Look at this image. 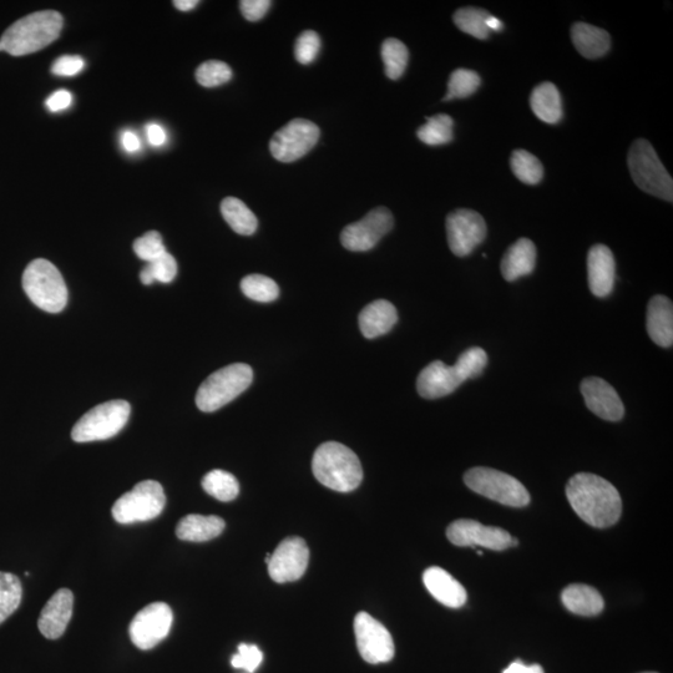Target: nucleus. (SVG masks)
Instances as JSON below:
<instances>
[{
    "mask_svg": "<svg viewBox=\"0 0 673 673\" xmlns=\"http://www.w3.org/2000/svg\"><path fill=\"white\" fill-rule=\"evenodd\" d=\"M174 615L169 605L154 602L144 607L131 621L130 639L140 650H150L166 639L171 630Z\"/></svg>",
    "mask_w": 673,
    "mask_h": 673,
    "instance_id": "obj_12",
    "label": "nucleus"
},
{
    "mask_svg": "<svg viewBox=\"0 0 673 673\" xmlns=\"http://www.w3.org/2000/svg\"><path fill=\"white\" fill-rule=\"evenodd\" d=\"M530 105L536 118L546 124H558L563 118L561 95L553 83L536 86L531 94Z\"/></svg>",
    "mask_w": 673,
    "mask_h": 673,
    "instance_id": "obj_28",
    "label": "nucleus"
},
{
    "mask_svg": "<svg viewBox=\"0 0 673 673\" xmlns=\"http://www.w3.org/2000/svg\"><path fill=\"white\" fill-rule=\"evenodd\" d=\"M165 504L166 497L161 484L155 480H145L116 500L113 516L119 524L143 523L158 518Z\"/></svg>",
    "mask_w": 673,
    "mask_h": 673,
    "instance_id": "obj_9",
    "label": "nucleus"
},
{
    "mask_svg": "<svg viewBox=\"0 0 673 673\" xmlns=\"http://www.w3.org/2000/svg\"><path fill=\"white\" fill-rule=\"evenodd\" d=\"M563 604L570 612L580 616H596L604 610L600 592L588 585H570L561 594Z\"/></svg>",
    "mask_w": 673,
    "mask_h": 673,
    "instance_id": "obj_27",
    "label": "nucleus"
},
{
    "mask_svg": "<svg viewBox=\"0 0 673 673\" xmlns=\"http://www.w3.org/2000/svg\"><path fill=\"white\" fill-rule=\"evenodd\" d=\"M464 482L474 493L494 502L523 508L530 503V494L518 479L492 468L478 467L468 470Z\"/></svg>",
    "mask_w": 673,
    "mask_h": 673,
    "instance_id": "obj_7",
    "label": "nucleus"
},
{
    "mask_svg": "<svg viewBox=\"0 0 673 673\" xmlns=\"http://www.w3.org/2000/svg\"><path fill=\"white\" fill-rule=\"evenodd\" d=\"M462 379L454 366L435 361L423 369L417 379L419 396L425 399H438L449 396L462 386Z\"/></svg>",
    "mask_w": 673,
    "mask_h": 673,
    "instance_id": "obj_18",
    "label": "nucleus"
},
{
    "mask_svg": "<svg viewBox=\"0 0 673 673\" xmlns=\"http://www.w3.org/2000/svg\"><path fill=\"white\" fill-rule=\"evenodd\" d=\"M516 179L526 185H536L543 180L544 168L540 160L525 150H515L510 160Z\"/></svg>",
    "mask_w": 673,
    "mask_h": 673,
    "instance_id": "obj_34",
    "label": "nucleus"
},
{
    "mask_svg": "<svg viewBox=\"0 0 673 673\" xmlns=\"http://www.w3.org/2000/svg\"><path fill=\"white\" fill-rule=\"evenodd\" d=\"M23 288L35 306L48 313H59L67 307L68 288L62 273L52 262L38 258L23 273Z\"/></svg>",
    "mask_w": 673,
    "mask_h": 673,
    "instance_id": "obj_4",
    "label": "nucleus"
},
{
    "mask_svg": "<svg viewBox=\"0 0 673 673\" xmlns=\"http://www.w3.org/2000/svg\"><path fill=\"white\" fill-rule=\"evenodd\" d=\"M134 251L136 256L146 263L158 260L164 253L168 252L165 249L163 237L156 231H150L148 234L139 237L134 242Z\"/></svg>",
    "mask_w": 673,
    "mask_h": 673,
    "instance_id": "obj_41",
    "label": "nucleus"
},
{
    "mask_svg": "<svg viewBox=\"0 0 673 673\" xmlns=\"http://www.w3.org/2000/svg\"><path fill=\"white\" fill-rule=\"evenodd\" d=\"M232 79V70L226 63L210 60L201 64L196 70V80L205 88H216V86L229 83Z\"/></svg>",
    "mask_w": 673,
    "mask_h": 673,
    "instance_id": "obj_40",
    "label": "nucleus"
},
{
    "mask_svg": "<svg viewBox=\"0 0 673 673\" xmlns=\"http://www.w3.org/2000/svg\"><path fill=\"white\" fill-rule=\"evenodd\" d=\"M225 526L219 516L187 515L177 524L176 535L180 540L204 543L224 533Z\"/></svg>",
    "mask_w": 673,
    "mask_h": 673,
    "instance_id": "obj_25",
    "label": "nucleus"
},
{
    "mask_svg": "<svg viewBox=\"0 0 673 673\" xmlns=\"http://www.w3.org/2000/svg\"><path fill=\"white\" fill-rule=\"evenodd\" d=\"M202 488L211 497L220 502H232L240 493V484L237 479L225 470H212L202 479Z\"/></svg>",
    "mask_w": 673,
    "mask_h": 673,
    "instance_id": "obj_30",
    "label": "nucleus"
},
{
    "mask_svg": "<svg viewBox=\"0 0 673 673\" xmlns=\"http://www.w3.org/2000/svg\"><path fill=\"white\" fill-rule=\"evenodd\" d=\"M488 364V354L484 349L473 347L460 354L457 363L454 364L455 371L459 374L463 382L468 379L477 378L483 373Z\"/></svg>",
    "mask_w": 673,
    "mask_h": 673,
    "instance_id": "obj_39",
    "label": "nucleus"
},
{
    "mask_svg": "<svg viewBox=\"0 0 673 673\" xmlns=\"http://www.w3.org/2000/svg\"><path fill=\"white\" fill-rule=\"evenodd\" d=\"M423 583L434 599L444 606L459 609L467 602V591L463 585L438 566L425 571Z\"/></svg>",
    "mask_w": 673,
    "mask_h": 673,
    "instance_id": "obj_21",
    "label": "nucleus"
},
{
    "mask_svg": "<svg viewBox=\"0 0 673 673\" xmlns=\"http://www.w3.org/2000/svg\"><path fill=\"white\" fill-rule=\"evenodd\" d=\"M253 371L249 364L234 363L212 373L196 394L200 411L212 413L234 401L251 386Z\"/></svg>",
    "mask_w": 673,
    "mask_h": 673,
    "instance_id": "obj_5",
    "label": "nucleus"
},
{
    "mask_svg": "<svg viewBox=\"0 0 673 673\" xmlns=\"http://www.w3.org/2000/svg\"><path fill=\"white\" fill-rule=\"evenodd\" d=\"M489 13L479 8H462L454 13V23L462 32L478 39H488L490 30L487 27Z\"/></svg>",
    "mask_w": 673,
    "mask_h": 673,
    "instance_id": "obj_33",
    "label": "nucleus"
},
{
    "mask_svg": "<svg viewBox=\"0 0 673 673\" xmlns=\"http://www.w3.org/2000/svg\"><path fill=\"white\" fill-rule=\"evenodd\" d=\"M646 673H655V672H646Z\"/></svg>",
    "mask_w": 673,
    "mask_h": 673,
    "instance_id": "obj_52",
    "label": "nucleus"
},
{
    "mask_svg": "<svg viewBox=\"0 0 673 673\" xmlns=\"http://www.w3.org/2000/svg\"><path fill=\"white\" fill-rule=\"evenodd\" d=\"M393 226L392 212L386 207H377L368 212L361 221L348 225L342 231V245L344 249L353 252L372 250L393 229Z\"/></svg>",
    "mask_w": 673,
    "mask_h": 673,
    "instance_id": "obj_14",
    "label": "nucleus"
},
{
    "mask_svg": "<svg viewBox=\"0 0 673 673\" xmlns=\"http://www.w3.org/2000/svg\"><path fill=\"white\" fill-rule=\"evenodd\" d=\"M121 145H123L126 153L134 154L138 153L140 150L141 141L139 136L133 133V131L125 130L124 133L121 134Z\"/></svg>",
    "mask_w": 673,
    "mask_h": 673,
    "instance_id": "obj_48",
    "label": "nucleus"
},
{
    "mask_svg": "<svg viewBox=\"0 0 673 673\" xmlns=\"http://www.w3.org/2000/svg\"><path fill=\"white\" fill-rule=\"evenodd\" d=\"M571 39L576 50L586 59L604 57L611 47L610 34L591 24L575 23L571 28Z\"/></svg>",
    "mask_w": 673,
    "mask_h": 673,
    "instance_id": "obj_26",
    "label": "nucleus"
},
{
    "mask_svg": "<svg viewBox=\"0 0 673 673\" xmlns=\"http://www.w3.org/2000/svg\"><path fill=\"white\" fill-rule=\"evenodd\" d=\"M74 607L73 592L68 589H60L44 606L40 614L38 627L44 637L49 640H57L62 637L72 619Z\"/></svg>",
    "mask_w": 673,
    "mask_h": 673,
    "instance_id": "obj_19",
    "label": "nucleus"
},
{
    "mask_svg": "<svg viewBox=\"0 0 673 673\" xmlns=\"http://www.w3.org/2000/svg\"><path fill=\"white\" fill-rule=\"evenodd\" d=\"M566 497L579 518L594 528H609L620 519V494L614 485L599 475H574L566 485Z\"/></svg>",
    "mask_w": 673,
    "mask_h": 673,
    "instance_id": "obj_1",
    "label": "nucleus"
},
{
    "mask_svg": "<svg viewBox=\"0 0 673 673\" xmlns=\"http://www.w3.org/2000/svg\"><path fill=\"white\" fill-rule=\"evenodd\" d=\"M131 407L125 401H110L90 409L74 425L72 438L77 443L99 442L115 437L129 421Z\"/></svg>",
    "mask_w": 673,
    "mask_h": 673,
    "instance_id": "obj_8",
    "label": "nucleus"
},
{
    "mask_svg": "<svg viewBox=\"0 0 673 673\" xmlns=\"http://www.w3.org/2000/svg\"><path fill=\"white\" fill-rule=\"evenodd\" d=\"M262 660V652L257 646L241 644L239 646V654L232 657L231 665L235 669H242L252 673L258 669Z\"/></svg>",
    "mask_w": 673,
    "mask_h": 673,
    "instance_id": "obj_43",
    "label": "nucleus"
},
{
    "mask_svg": "<svg viewBox=\"0 0 673 673\" xmlns=\"http://www.w3.org/2000/svg\"><path fill=\"white\" fill-rule=\"evenodd\" d=\"M487 27L490 32H500V30H503L504 24L502 20L495 18L494 15L490 14L487 19Z\"/></svg>",
    "mask_w": 673,
    "mask_h": 673,
    "instance_id": "obj_51",
    "label": "nucleus"
},
{
    "mask_svg": "<svg viewBox=\"0 0 673 673\" xmlns=\"http://www.w3.org/2000/svg\"><path fill=\"white\" fill-rule=\"evenodd\" d=\"M627 164L632 179L642 191L665 201H673L672 177L649 141L640 139L632 144Z\"/></svg>",
    "mask_w": 673,
    "mask_h": 673,
    "instance_id": "obj_6",
    "label": "nucleus"
},
{
    "mask_svg": "<svg viewBox=\"0 0 673 673\" xmlns=\"http://www.w3.org/2000/svg\"><path fill=\"white\" fill-rule=\"evenodd\" d=\"M362 335L373 339L386 335L398 322V312L391 302L378 300L369 303L359 315Z\"/></svg>",
    "mask_w": 673,
    "mask_h": 673,
    "instance_id": "obj_23",
    "label": "nucleus"
},
{
    "mask_svg": "<svg viewBox=\"0 0 673 673\" xmlns=\"http://www.w3.org/2000/svg\"><path fill=\"white\" fill-rule=\"evenodd\" d=\"M241 291L250 300L268 303L276 301L280 296V288L272 278L263 275L246 276L241 281Z\"/></svg>",
    "mask_w": 673,
    "mask_h": 673,
    "instance_id": "obj_36",
    "label": "nucleus"
},
{
    "mask_svg": "<svg viewBox=\"0 0 673 673\" xmlns=\"http://www.w3.org/2000/svg\"><path fill=\"white\" fill-rule=\"evenodd\" d=\"M310 550L306 541L292 536L277 546L275 553L267 555L268 574L278 584L300 580L306 573Z\"/></svg>",
    "mask_w": 673,
    "mask_h": 673,
    "instance_id": "obj_15",
    "label": "nucleus"
},
{
    "mask_svg": "<svg viewBox=\"0 0 673 673\" xmlns=\"http://www.w3.org/2000/svg\"><path fill=\"white\" fill-rule=\"evenodd\" d=\"M85 68V62L79 55H63L55 60L52 67V73L59 77H75L82 73Z\"/></svg>",
    "mask_w": 673,
    "mask_h": 673,
    "instance_id": "obj_44",
    "label": "nucleus"
},
{
    "mask_svg": "<svg viewBox=\"0 0 673 673\" xmlns=\"http://www.w3.org/2000/svg\"><path fill=\"white\" fill-rule=\"evenodd\" d=\"M177 275V262L169 252L164 253L158 260L146 263L141 270L140 280L145 286L153 285L154 282L170 283Z\"/></svg>",
    "mask_w": 673,
    "mask_h": 673,
    "instance_id": "obj_37",
    "label": "nucleus"
},
{
    "mask_svg": "<svg viewBox=\"0 0 673 673\" xmlns=\"http://www.w3.org/2000/svg\"><path fill=\"white\" fill-rule=\"evenodd\" d=\"M320 134L318 126L310 120H292L273 135L270 141L271 154L281 163H293L315 148Z\"/></svg>",
    "mask_w": 673,
    "mask_h": 673,
    "instance_id": "obj_10",
    "label": "nucleus"
},
{
    "mask_svg": "<svg viewBox=\"0 0 673 673\" xmlns=\"http://www.w3.org/2000/svg\"><path fill=\"white\" fill-rule=\"evenodd\" d=\"M64 20L54 10H44L27 15L10 25L0 38L3 52L13 57L39 52L59 38Z\"/></svg>",
    "mask_w": 673,
    "mask_h": 673,
    "instance_id": "obj_2",
    "label": "nucleus"
},
{
    "mask_svg": "<svg viewBox=\"0 0 673 673\" xmlns=\"http://www.w3.org/2000/svg\"><path fill=\"white\" fill-rule=\"evenodd\" d=\"M581 393L586 407L597 417L609 422H619L624 418L625 407L619 394L604 379L589 377L581 383Z\"/></svg>",
    "mask_w": 673,
    "mask_h": 673,
    "instance_id": "obj_17",
    "label": "nucleus"
},
{
    "mask_svg": "<svg viewBox=\"0 0 673 673\" xmlns=\"http://www.w3.org/2000/svg\"><path fill=\"white\" fill-rule=\"evenodd\" d=\"M320 35L313 30H306L298 37L295 47V57L298 63L308 65L315 62L320 53Z\"/></svg>",
    "mask_w": 673,
    "mask_h": 673,
    "instance_id": "obj_42",
    "label": "nucleus"
},
{
    "mask_svg": "<svg viewBox=\"0 0 673 673\" xmlns=\"http://www.w3.org/2000/svg\"><path fill=\"white\" fill-rule=\"evenodd\" d=\"M503 673H544L539 665H524L520 660L513 662Z\"/></svg>",
    "mask_w": 673,
    "mask_h": 673,
    "instance_id": "obj_49",
    "label": "nucleus"
},
{
    "mask_svg": "<svg viewBox=\"0 0 673 673\" xmlns=\"http://www.w3.org/2000/svg\"><path fill=\"white\" fill-rule=\"evenodd\" d=\"M454 121L447 114H439L427 119L417 131L418 139L429 146L449 144L453 140Z\"/></svg>",
    "mask_w": 673,
    "mask_h": 673,
    "instance_id": "obj_31",
    "label": "nucleus"
},
{
    "mask_svg": "<svg viewBox=\"0 0 673 673\" xmlns=\"http://www.w3.org/2000/svg\"><path fill=\"white\" fill-rule=\"evenodd\" d=\"M647 333L657 346L670 348L673 343V305L665 296H655L647 307Z\"/></svg>",
    "mask_w": 673,
    "mask_h": 673,
    "instance_id": "obj_22",
    "label": "nucleus"
},
{
    "mask_svg": "<svg viewBox=\"0 0 673 673\" xmlns=\"http://www.w3.org/2000/svg\"><path fill=\"white\" fill-rule=\"evenodd\" d=\"M354 634L359 654L368 664H386L394 657L391 632L367 612H359L354 619Z\"/></svg>",
    "mask_w": 673,
    "mask_h": 673,
    "instance_id": "obj_11",
    "label": "nucleus"
},
{
    "mask_svg": "<svg viewBox=\"0 0 673 673\" xmlns=\"http://www.w3.org/2000/svg\"><path fill=\"white\" fill-rule=\"evenodd\" d=\"M445 227L450 250L458 257L470 255L487 237V224L482 215L473 210L450 212Z\"/></svg>",
    "mask_w": 673,
    "mask_h": 673,
    "instance_id": "obj_13",
    "label": "nucleus"
},
{
    "mask_svg": "<svg viewBox=\"0 0 673 673\" xmlns=\"http://www.w3.org/2000/svg\"><path fill=\"white\" fill-rule=\"evenodd\" d=\"M382 59L387 77L398 80L406 72L409 52L401 40L389 38L382 45Z\"/></svg>",
    "mask_w": 673,
    "mask_h": 673,
    "instance_id": "obj_32",
    "label": "nucleus"
},
{
    "mask_svg": "<svg viewBox=\"0 0 673 673\" xmlns=\"http://www.w3.org/2000/svg\"><path fill=\"white\" fill-rule=\"evenodd\" d=\"M480 83H482V80H480L478 73L469 69H457L450 75L448 94L443 100L468 98L479 89Z\"/></svg>",
    "mask_w": 673,
    "mask_h": 673,
    "instance_id": "obj_38",
    "label": "nucleus"
},
{
    "mask_svg": "<svg viewBox=\"0 0 673 673\" xmlns=\"http://www.w3.org/2000/svg\"><path fill=\"white\" fill-rule=\"evenodd\" d=\"M316 479L339 493L356 490L362 483V464L353 450L341 443L328 442L316 450L312 460Z\"/></svg>",
    "mask_w": 673,
    "mask_h": 673,
    "instance_id": "obj_3",
    "label": "nucleus"
},
{
    "mask_svg": "<svg viewBox=\"0 0 673 673\" xmlns=\"http://www.w3.org/2000/svg\"><path fill=\"white\" fill-rule=\"evenodd\" d=\"M197 4H199L197 0H176L174 2L176 9L181 10V12H190V10L196 8Z\"/></svg>",
    "mask_w": 673,
    "mask_h": 673,
    "instance_id": "obj_50",
    "label": "nucleus"
},
{
    "mask_svg": "<svg viewBox=\"0 0 673 673\" xmlns=\"http://www.w3.org/2000/svg\"><path fill=\"white\" fill-rule=\"evenodd\" d=\"M447 536L450 543L469 548H485L502 551L513 546V538L497 526H485L474 520H457L449 525Z\"/></svg>",
    "mask_w": 673,
    "mask_h": 673,
    "instance_id": "obj_16",
    "label": "nucleus"
},
{
    "mask_svg": "<svg viewBox=\"0 0 673 673\" xmlns=\"http://www.w3.org/2000/svg\"><path fill=\"white\" fill-rule=\"evenodd\" d=\"M271 5L272 2L270 0H242L240 2V9L242 15L249 22H258V20L265 17Z\"/></svg>",
    "mask_w": 673,
    "mask_h": 673,
    "instance_id": "obj_45",
    "label": "nucleus"
},
{
    "mask_svg": "<svg viewBox=\"0 0 673 673\" xmlns=\"http://www.w3.org/2000/svg\"><path fill=\"white\" fill-rule=\"evenodd\" d=\"M588 280L592 295L604 298L614 290L616 263L609 247L595 245L588 255Z\"/></svg>",
    "mask_w": 673,
    "mask_h": 673,
    "instance_id": "obj_20",
    "label": "nucleus"
},
{
    "mask_svg": "<svg viewBox=\"0 0 673 673\" xmlns=\"http://www.w3.org/2000/svg\"><path fill=\"white\" fill-rule=\"evenodd\" d=\"M146 138H148L150 145L160 148L168 141V134H166L163 126L153 123L146 126Z\"/></svg>",
    "mask_w": 673,
    "mask_h": 673,
    "instance_id": "obj_47",
    "label": "nucleus"
},
{
    "mask_svg": "<svg viewBox=\"0 0 673 673\" xmlns=\"http://www.w3.org/2000/svg\"><path fill=\"white\" fill-rule=\"evenodd\" d=\"M536 247L529 239H520L505 252L502 261L503 277L508 282L519 280L534 271Z\"/></svg>",
    "mask_w": 673,
    "mask_h": 673,
    "instance_id": "obj_24",
    "label": "nucleus"
},
{
    "mask_svg": "<svg viewBox=\"0 0 673 673\" xmlns=\"http://www.w3.org/2000/svg\"><path fill=\"white\" fill-rule=\"evenodd\" d=\"M73 104V95L69 93L68 90H58L55 91L52 95L49 96L45 105L49 111L52 113H60L70 108V105Z\"/></svg>",
    "mask_w": 673,
    "mask_h": 673,
    "instance_id": "obj_46",
    "label": "nucleus"
},
{
    "mask_svg": "<svg viewBox=\"0 0 673 673\" xmlns=\"http://www.w3.org/2000/svg\"><path fill=\"white\" fill-rule=\"evenodd\" d=\"M221 214L236 234L251 236L255 234L258 221L253 212L236 197H226L221 202Z\"/></svg>",
    "mask_w": 673,
    "mask_h": 673,
    "instance_id": "obj_29",
    "label": "nucleus"
},
{
    "mask_svg": "<svg viewBox=\"0 0 673 673\" xmlns=\"http://www.w3.org/2000/svg\"><path fill=\"white\" fill-rule=\"evenodd\" d=\"M22 597V583L17 576L0 573V624L17 611Z\"/></svg>",
    "mask_w": 673,
    "mask_h": 673,
    "instance_id": "obj_35",
    "label": "nucleus"
}]
</instances>
